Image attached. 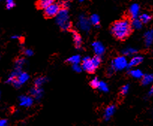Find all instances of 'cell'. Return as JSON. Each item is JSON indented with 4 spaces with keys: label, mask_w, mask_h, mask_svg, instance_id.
<instances>
[{
    "label": "cell",
    "mask_w": 153,
    "mask_h": 126,
    "mask_svg": "<svg viewBox=\"0 0 153 126\" xmlns=\"http://www.w3.org/2000/svg\"><path fill=\"white\" fill-rule=\"evenodd\" d=\"M77 26L80 28V29L85 32H89L91 29V23L89 20L85 15H80L79 17Z\"/></svg>",
    "instance_id": "cell-6"
},
{
    "label": "cell",
    "mask_w": 153,
    "mask_h": 126,
    "mask_svg": "<svg viewBox=\"0 0 153 126\" xmlns=\"http://www.w3.org/2000/svg\"><path fill=\"white\" fill-rule=\"evenodd\" d=\"M0 1H1V0H0Z\"/></svg>",
    "instance_id": "cell-37"
},
{
    "label": "cell",
    "mask_w": 153,
    "mask_h": 126,
    "mask_svg": "<svg viewBox=\"0 0 153 126\" xmlns=\"http://www.w3.org/2000/svg\"><path fill=\"white\" fill-rule=\"evenodd\" d=\"M55 2V0H38V2H37V7L39 9H44L48 8L51 5L53 4Z\"/></svg>",
    "instance_id": "cell-14"
},
{
    "label": "cell",
    "mask_w": 153,
    "mask_h": 126,
    "mask_svg": "<svg viewBox=\"0 0 153 126\" xmlns=\"http://www.w3.org/2000/svg\"><path fill=\"white\" fill-rule=\"evenodd\" d=\"M139 20H140L142 23L146 24V23H148L149 22L151 21L152 17L149 14H146V13H144V14H142L140 16Z\"/></svg>",
    "instance_id": "cell-24"
},
{
    "label": "cell",
    "mask_w": 153,
    "mask_h": 126,
    "mask_svg": "<svg viewBox=\"0 0 153 126\" xmlns=\"http://www.w3.org/2000/svg\"><path fill=\"white\" fill-rule=\"evenodd\" d=\"M92 62H93L95 67H96V68H98L101 63V57L95 55V57L92 58Z\"/></svg>",
    "instance_id": "cell-27"
},
{
    "label": "cell",
    "mask_w": 153,
    "mask_h": 126,
    "mask_svg": "<svg viewBox=\"0 0 153 126\" xmlns=\"http://www.w3.org/2000/svg\"><path fill=\"white\" fill-rule=\"evenodd\" d=\"M129 89H130V85L129 84H126V85L123 86L121 89V93L123 95H126L129 91Z\"/></svg>",
    "instance_id": "cell-30"
},
{
    "label": "cell",
    "mask_w": 153,
    "mask_h": 126,
    "mask_svg": "<svg viewBox=\"0 0 153 126\" xmlns=\"http://www.w3.org/2000/svg\"><path fill=\"white\" fill-rule=\"evenodd\" d=\"M30 94L32 96V97L33 99H35V100H40L42 98L44 94V90L43 89L41 88V87H33V88L31 90Z\"/></svg>",
    "instance_id": "cell-10"
},
{
    "label": "cell",
    "mask_w": 153,
    "mask_h": 126,
    "mask_svg": "<svg viewBox=\"0 0 153 126\" xmlns=\"http://www.w3.org/2000/svg\"><path fill=\"white\" fill-rule=\"evenodd\" d=\"M129 14L132 19H137L140 14V5L138 4H133L129 8Z\"/></svg>",
    "instance_id": "cell-13"
},
{
    "label": "cell",
    "mask_w": 153,
    "mask_h": 126,
    "mask_svg": "<svg viewBox=\"0 0 153 126\" xmlns=\"http://www.w3.org/2000/svg\"><path fill=\"white\" fill-rule=\"evenodd\" d=\"M80 2H84V1H86V0H79Z\"/></svg>",
    "instance_id": "cell-36"
},
{
    "label": "cell",
    "mask_w": 153,
    "mask_h": 126,
    "mask_svg": "<svg viewBox=\"0 0 153 126\" xmlns=\"http://www.w3.org/2000/svg\"><path fill=\"white\" fill-rule=\"evenodd\" d=\"M99 82L100 80L98 78H92L90 81L91 87H92V88L97 89L98 87V84H99Z\"/></svg>",
    "instance_id": "cell-28"
},
{
    "label": "cell",
    "mask_w": 153,
    "mask_h": 126,
    "mask_svg": "<svg viewBox=\"0 0 153 126\" xmlns=\"http://www.w3.org/2000/svg\"><path fill=\"white\" fill-rule=\"evenodd\" d=\"M129 74L131 75V76H132V77L137 79L142 78V77L143 76V73L139 69H134V70H130Z\"/></svg>",
    "instance_id": "cell-19"
},
{
    "label": "cell",
    "mask_w": 153,
    "mask_h": 126,
    "mask_svg": "<svg viewBox=\"0 0 153 126\" xmlns=\"http://www.w3.org/2000/svg\"><path fill=\"white\" fill-rule=\"evenodd\" d=\"M72 35H73V40H74V43L75 46L77 49H81L82 46V37L80 36V34L75 30L71 31Z\"/></svg>",
    "instance_id": "cell-11"
},
{
    "label": "cell",
    "mask_w": 153,
    "mask_h": 126,
    "mask_svg": "<svg viewBox=\"0 0 153 126\" xmlns=\"http://www.w3.org/2000/svg\"><path fill=\"white\" fill-rule=\"evenodd\" d=\"M19 38H20V37L17 34L13 35V36L11 37V39H13V40H17V39H19Z\"/></svg>",
    "instance_id": "cell-34"
},
{
    "label": "cell",
    "mask_w": 153,
    "mask_h": 126,
    "mask_svg": "<svg viewBox=\"0 0 153 126\" xmlns=\"http://www.w3.org/2000/svg\"><path fill=\"white\" fill-rule=\"evenodd\" d=\"M128 60L126 56L122 55L118 56L112 61L111 67L113 71H122L124 69L127 68Z\"/></svg>",
    "instance_id": "cell-3"
},
{
    "label": "cell",
    "mask_w": 153,
    "mask_h": 126,
    "mask_svg": "<svg viewBox=\"0 0 153 126\" xmlns=\"http://www.w3.org/2000/svg\"><path fill=\"white\" fill-rule=\"evenodd\" d=\"M24 52V55H26V56H27V57L32 56V55H33V54H34L33 51H32V49H25L24 52Z\"/></svg>",
    "instance_id": "cell-32"
},
{
    "label": "cell",
    "mask_w": 153,
    "mask_h": 126,
    "mask_svg": "<svg viewBox=\"0 0 153 126\" xmlns=\"http://www.w3.org/2000/svg\"><path fill=\"white\" fill-rule=\"evenodd\" d=\"M152 93H153V87H151V88H150V90L149 91V96H152Z\"/></svg>",
    "instance_id": "cell-35"
},
{
    "label": "cell",
    "mask_w": 153,
    "mask_h": 126,
    "mask_svg": "<svg viewBox=\"0 0 153 126\" xmlns=\"http://www.w3.org/2000/svg\"><path fill=\"white\" fill-rule=\"evenodd\" d=\"M144 38H145V44L147 47H149L153 42V31L149 30L147 31L144 34Z\"/></svg>",
    "instance_id": "cell-15"
},
{
    "label": "cell",
    "mask_w": 153,
    "mask_h": 126,
    "mask_svg": "<svg viewBox=\"0 0 153 126\" xmlns=\"http://www.w3.org/2000/svg\"><path fill=\"white\" fill-rule=\"evenodd\" d=\"M72 69L76 73H81L82 70H83L80 64H74V65H72Z\"/></svg>",
    "instance_id": "cell-31"
},
{
    "label": "cell",
    "mask_w": 153,
    "mask_h": 126,
    "mask_svg": "<svg viewBox=\"0 0 153 126\" xmlns=\"http://www.w3.org/2000/svg\"><path fill=\"white\" fill-rule=\"evenodd\" d=\"M110 31L112 34L117 39L120 40H124L131 34L132 27L128 20L123 19L113 23Z\"/></svg>",
    "instance_id": "cell-1"
},
{
    "label": "cell",
    "mask_w": 153,
    "mask_h": 126,
    "mask_svg": "<svg viewBox=\"0 0 153 126\" xmlns=\"http://www.w3.org/2000/svg\"><path fill=\"white\" fill-rule=\"evenodd\" d=\"M56 22L60 29L63 31L69 30L71 27V23L69 20L68 11L66 8L60 9L59 12L56 17Z\"/></svg>",
    "instance_id": "cell-2"
},
{
    "label": "cell",
    "mask_w": 153,
    "mask_h": 126,
    "mask_svg": "<svg viewBox=\"0 0 153 126\" xmlns=\"http://www.w3.org/2000/svg\"><path fill=\"white\" fill-rule=\"evenodd\" d=\"M122 52L124 55V56H133L134 55H135L137 52V50L134 48L128 47L126 49H123Z\"/></svg>",
    "instance_id": "cell-21"
},
{
    "label": "cell",
    "mask_w": 153,
    "mask_h": 126,
    "mask_svg": "<svg viewBox=\"0 0 153 126\" xmlns=\"http://www.w3.org/2000/svg\"><path fill=\"white\" fill-rule=\"evenodd\" d=\"M89 22H90L91 25H94L97 28H99L100 18L98 17V15H97V14H92L90 17V19H89Z\"/></svg>",
    "instance_id": "cell-23"
},
{
    "label": "cell",
    "mask_w": 153,
    "mask_h": 126,
    "mask_svg": "<svg viewBox=\"0 0 153 126\" xmlns=\"http://www.w3.org/2000/svg\"><path fill=\"white\" fill-rule=\"evenodd\" d=\"M81 67L82 70L87 72L89 73H92L96 70V67L94 65L93 62L92 61V58L89 56H86L85 58H82L81 60Z\"/></svg>",
    "instance_id": "cell-4"
},
{
    "label": "cell",
    "mask_w": 153,
    "mask_h": 126,
    "mask_svg": "<svg viewBox=\"0 0 153 126\" xmlns=\"http://www.w3.org/2000/svg\"><path fill=\"white\" fill-rule=\"evenodd\" d=\"M97 89H98L100 91L104 92V93H107V92L109 91L108 86H107V84L104 81H100L99 84H98V87Z\"/></svg>",
    "instance_id": "cell-26"
},
{
    "label": "cell",
    "mask_w": 153,
    "mask_h": 126,
    "mask_svg": "<svg viewBox=\"0 0 153 126\" xmlns=\"http://www.w3.org/2000/svg\"><path fill=\"white\" fill-rule=\"evenodd\" d=\"M19 102L21 106L29 108L33 105L34 99L29 96H20L19 97Z\"/></svg>",
    "instance_id": "cell-8"
},
{
    "label": "cell",
    "mask_w": 153,
    "mask_h": 126,
    "mask_svg": "<svg viewBox=\"0 0 153 126\" xmlns=\"http://www.w3.org/2000/svg\"><path fill=\"white\" fill-rule=\"evenodd\" d=\"M116 112V106L113 105H110V106L107 107L106 109L104 110V118L106 121L110 120V118L113 116V114Z\"/></svg>",
    "instance_id": "cell-12"
},
{
    "label": "cell",
    "mask_w": 153,
    "mask_h": 126,
    "mask_svg": "<svg viewBox=\"0 0 153 126\" xmlns=\"http://www.w3.org/2000/svg\"><path fill=\"white\" fill-rule=\"evenodd\" d=\"M153 81V75L152 74L143 75V76L141 78V82L143 86L149 85Z\"/></svg>",
    "instance_id": "cell-18"
},
{
    "label": "cell",
    "mask_w": 153,
    "mask_h": 126,
    "mask_svg": "<svg viewBox=\"0 0 153 126\" xmlns=\"http://www.w3.org/2000/svg\"><path fill=\"white\" fill-rule=\"evenodd\" d=\"M92 46L95 55L97 56L101 57L105 52V47H104V45L101 42H99V41H95V42H93L92 43Z\"/></svg>",
    "instance_id": "cell-7"
},
{
    "label": "cell",
    "mask_w": 153,
    "mask_h": 126,
    "mask_svg": "<svg viewBox=\"0 0 153 126\" xmlns=\"http://www.w3.org/2000/svg\"><path fill=\"white\" fill-rule=\"evenodd\" d=\"M48 78L46 77H43V76H41V77H38L35 80V86L36 87H41L45 82H47Z\"/></svg>",
    "instance_id": "cell-22"
},
{
    "label": "cell",
    "mask_w": 153,
    "mask_h": 126,
    "mask_svg": "<svg viewBox=\"0 0 153 126\" xmlns=\"http://www.w3.org/2000/svg\"><path fill=\"white\" fill-rule=\"evenodd\" d=\"M15 6V2L14 0H6V8L7 9L10 10Z\"/></svg>",
    "instance_id": "cell-29"
},
{
    "label": "cell",
    "mask_w": 153,
    "mask_h": 126,
    "mask_svg": "<svg viewBox=\"0 0 153 126\" xmlns=\"http://www.w3.org/2000/svg\"><path fill=\"white\" fill-rule=\"evenodd\" d=\"M131 25L132 29H141L143 27V23H141V21L138 18L134 19Z\"/></svg>",
    "instance_id": "cell-25"
},
{
    "label": "cell",
    "mask_w": 153,
    "mask_h": 126,
    "mask_svg": "<svg viewBox=\"0 0 153 126\" xmlns=\"http://www.w3.org/2000/svg\"><path fill=\"white\" fill-rule=\"evenodd\" d=\"M81 57H80V55H73V56L70 57V58L68 59V62L70 63V64H71L72 65H74V64H80V62H81Z\"/></svg>",
    "instance_id": "cell-20"
},
{
    "label": "cell",
    "mask_w": 153,
    "mask_h": 126,
    "mask_svg": "<svg viewBox=\"0 0 153 126\" xmlns=\"http://www.w3.org/2000/svg\"><path fill=\"white\" fill-rule=\"evenodd\" d=\"M0 126H8V121L6 119H0Z\"/></svg>",
    "instance_id": "cell-33"
},
{
    "label": "cell",
    "mask_w": 153,
    "mask_h": 126,
    "mask_svg": "<svg viewBox=\"0 0 153 126\" xmlns=\"http://www.w3.org/2000/svg\"><path fill=\"white\" fill-rule=\"evenodd\" d=\"M29 79V75L27 73H24V72H21L20 74L17 75V80L20 84H23L26 83L28 80Z\"/></svg>",
    "instance_id": "cell-17"
},
{
    "label": "cell",
    "mask_w": 153,
    "mask_h": 126,
    "mask_svg": "<svg viewBox=\"0 0 153 126\" xmlns=\"http://www.w3.org/2000/svg\"><path fill=\"white\" fill-rule=\"evenodd\" d=\"M143 61V57L141 55H135L133 56L129 61H128L127 68H132L140 65Z\"/></svg>",
    "instance_id": "cell-9"
},
{
    "label": "cell",
    "mask_w": 153,
    "mask_h": 126,
    "mask_svg": "<svg viewBox=\"0 0 153 126\" xmlns=\"http://www.w3.org/2000/svg\"><path fill=\"white\" fill-rule=\"evenodd\" d=\"M61 9V6L59 4L54 2L53 4L48 6V8L45 9V15L48 18H52V17H56L58 13L59 12Z\"/></svg>",
    "instance_id": "cell-5"
},
{
    "label": "cell",
    "mask_w": 153,
    "mask_h": 126,
    "mask_svg": "<svg viewBox=\"0 0 153 126\" xmlns=\"http://www.w3.org/2000/svg\"><path fill=\"white\" fill-rule=\"evenodd\" d=\"M25 64H26V60H25L24 58H18V59L15 61L14 71L17 72V73H21L22 69H23Z\"/></svg>",
    "instance_id": "cell-16"
}]
</instances>
